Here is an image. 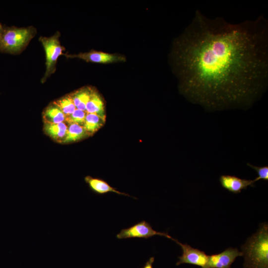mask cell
I'll use <instances>...</instances> for the list:
<instances>
[{
    "label": "cell",
    "instance_id": "obj_13",
    "mask_svg": "<svg viewBox=\"0 0 268 268\" xmlns=\"http://www.w3.org/2000/svg\"><path fill=\"white\" fill-rule=\"evenodd\" d=\"M44 123L57 124L64 122L67 117L53 102L49 105L43 113Z\"/></svg>",
    "mask_w": 268,
    "mask_h": 268
},
{
    "label": "cell",
    "instance_id": "obj_3",
    "mask_svg": "<svg viewBox=\"0 0 268 268\" xmlns=\"http://www.w3.org/2000/svg\"><path fill=\"white\" fill-rule=\"evenodd\" d=\"M36 33V29L32 26L20 28L3 26L0 34V52L20 54Z\"/></svg>",
    "mask_w": 268,
    "mask_h": 268
},
{
    "label": "cell",
    "instance_id": "obj_4",
    "mask_svg": "<svg viewBox=\"0 0 268 268\" xmlns=\"http://www.w3.org/2000/svg\"><path fill=\"white\" fill-rule=\"evenodd\" d=\"M61 34L56 32L49 37L40 36L39 40L42 43L46 56V71L41 79L42 83L45 82L56 70V65L59 57L64 54L65 48L60 41Z\"/></svg>",
    "mask_w": 268,
    "mask_h": 268
},
{
    "label": "cell",
    "instance_id": "obj_8",
    "mask_svg": "<svg viewBox=\"0 0 268 268\" xmlns=\"http://www.w3.org/2000/svg\"><path fill=\"white\" fill-rule=\"evenodd\" d=\"M242 255V253L237 248L230 247L220 253L208 256L203 268H231L235 259Z\"/></svg>",
    "mask_w": 268,
    "mask_h": 268
},
{
    "label": "cell",
    "instance_id": "obj_14",
    "mask_svg": "<svg viewBox=\"0 0 268 268\" xmlns=\"http://www.w3.org/2000/svg\"><path fill=\"white\" fill-rule=\"evenodd\" d=\"M93 89L90 87L85 86L70 94L77 109L85 111L86 104Z\"/></svg>",
    "mask_w": 268,
    "mask_h": 268
},
{
    "label": "cell",
    "instance_id": "obj_11",
    "mask_svg": "<svg viewBox=\"0 0 268 268\" xmlns=\"http://www.w3.org/2000/svg\"><path fill=\"white\" fill-rule=\"evenodd\" d=\"M68 126L65 122L57 124L44 123L45 133L54 140L63 142L66 136Z\"/></svg>",
    "mask_w": 268,
    "mask_h": 268
},
{
    "label": "cell",
    "instance_id": "obj_12",
    "mask_svg": "<svg viewBox=\"0 0 268 268\" xmlns=\"http://www.w3.org/2000/svg\"><path fill=\"white\" fill-rule=\"evenodd\" d=\"M85 111L87 113L95 114L106 120L105 106L102 98L94 89H93L88 101Z\"/></svg>",
    "mask_w": 268,
    "mask_h": 268
},
{
    "label": "cell",
    "instance_id": "obj_21",
    "mask_svg": "<svg viewBox=\"0 0 268 268\" xmlns=\"http://www.w3.org/2000/svg\"><path fill=\"white\" fill-rule=\"evenodd\" d=\"M3 26H2L1 25V24L0 23V33L1 32V31H2V29H3Z\"/></svg>",
    "mask_w": 268,
    "mask_h": 268
},
{
    "label": "cell",
    "instance_id": "obj_20",
    "mask_svg": "<svg viewBox=\"0 0 268 268\" xmlns=\"http://www.w3.org/2000/svg\"><path fill=\"white\" fill-rule=\"evenodd\" d=\"M154 262V258L153 257H150L142 268H153V264Z\"/></svg>",
    "mask_w": 268,
    "mask_h": 268
},
{
    "label": "cell",
    "instance_id": "obj_10",
    "mask_svg": "<svg viewBox=\"0 0 268 268\" xmlns=\"http://www.w3.org/2000/svg\"><path fill=\"white\" fill-rule=\"evenodd\" d=\"M84 181L88 185L90 189L95 194L104 195L110 192H113L120 195L131 197L127 194L117 190L116 188L110 186L106 181L102 179L87 176L84 178Z\"/></svg>",
    "mask_w": 268,
    "mask_h": 268
},
{
    "label": "cell",
    "instance_id": "obj_16",
    "mask_svg": "<svg viewBox=\"0 0 268 268\" xmlns=\"http://www.w3.org/2000/svg\"><path fill=\"white\" fill-rule=\"evenodd\" d=\"M106 120L95 114L87 113L86 115L83 127L90 135L100 129Z\"/></svg>",
    "mask_w": 268,
    "mask_h": 268
},
{
    "label": "cell",
    "instance_id": "obj_1",
    "mask_svg": "<svg viewBox=\"0 0 268 268\" xmlns=\"http://www.w3.org/2000/svg\"><path fill=\"white\" fill-rule=\"evenodd\" d=\"M180 92L210 110L250 107L268 83V23L233 24L197 11L170 54Z\"/></svg>",
    "mask_w": 268,
    "mask_h": 268
},
{
    "label": "cell",
    "instance_id": "obj_6",
    "mask_svg": "<svg viewBox=\"0 0 268 268\" xmlns=\"http://www.w3.org/2000/svg\"><path fill=\"white\" fill-rule=\"evenodd\" d=\"M64 55L67 58H77L86 62L99 64L124 62L126 60V57L121 54H111L95 50L76 54H66Z\"/></svg>",
    "mask_w": 268,
    "mask_h": 268
},
{
    "label": "cell",
    "instance_id": "obj_15",
    "mask_svg": "<svg viewBox=\"0 0 268 268\" xmlns=\"http://www.w3.org/2000/svg\"><path fill=\"white\" fill-rule=\"evenodd\" d=\"M89 134L83 126L77 124H70L63 143H67L79 141Z\"/></svg>",
    "mask_w": 268,
    "mask_h": 268
},
{
    "label": "cell",
    "instance_id": "obj_5",
    "mask_svg": "<svg viewBox=\"0 0 268 268\" xmlns=\"http://www.w3.org/2000/svg\"><path fill=\"white\" fill-rule=\"evenodd\" d=\"M155 235L166 237L174 240L167 233L158 232L154 230L148 222L142 220L128 228L122 229L116 235L119 239L128 238H144L148 239Z\"/></svg>",
    "mask_w": 268,
    "mask_h": 268
},
{
    "label": "cell",
    "instance_id": "obj_2",
    "mask_svg": "<svg viewBox=\"0 0 268 268\" xmlns=\"http://www.w3.org/2000/svg\"><path fill=\"white\" fill-rule=\"evenodd\" d=\"M244 268H268V225L264 223L241 247Z\"/></svg>",
    "mask_w": 268,
    "mask_h": 268
},
{
    "label": "cell",
    "instance_id": "obj_7",
    "mask_svg": "<svg viewBox=\"0 0 268 268\" xmlns=\"http://www.w3.org/2000/svg\"><path fill=\"white\" fill-rule=\"evenodd\" d=\"M180 246L182 249V255L178 257L179 261L176 266L183 264H189L203 268L206 265L208 255L203 251L194 248L187 244H182L174 239L173 240Z\"/></svg>",
    "mask_w": 268,
    "mask_h": 268
},
{
    "label": "cell",
    "instance_id": "obj_9",
    "mask_svg": "<svg viewBox=\"0 0 268 268\" xmlns=\"http://www.w3.org/2000/svg\"><path fill=\"white\" fill-rule=\"evenodd\" d=\"M219 181L223 188L234 194L240 193L249 186L254 187L255 184L253 180L241 179L229 175H221Z\"/></svg>",
    "mask_w": 268,
    "mask_h": 268
},
{
    "label": "cell",
    "instance_id": "obj_17",
    "mask_svg": "<svg viewBox=\"0 0 268 268\" xmlns=\"http://www.w3.org/2000/svg\"><path fill=\"white\" fill-rule=\"evenodd\" d=\"M53 102L59 107L67 117L76 109L70 94L62 97Z\"/></svg>",
    "mask_w": 268,
    "mask_h": 268
},
{
    "label": "cell",
    "instance_id": "obj_18",
    "mask_svg": "<svg viewBox=\"0 0 268 268\" xmlns=\"http://www.w3.org/2000/svg\"><path fill=\"white\" fill-rule=\"evenodd\" d=\"M87 112L78 109H76L73 113L67 117L66 122L70 124H77L83 126Z\"/></svg>",
    "mask_w": 268,
    "mask_h": 268
},
{
    "label": "cell",
    "instance_id": "obj_19",
    "mask_svg": "<svg viewBox=\"0 0 268 268\" xmlns=\"http://www.w3.org/2000/svg\"><path fill=\"white\" fill-rule=\"evenodd\" d=\"M248 166L254 169L257 174L258 177L253 180L255 183L261 179L268 181V166H256L250 163L247 164Z\"/></svg>",
    "mask_w": 268,
    "mask_h": 268
}]
</instances>
